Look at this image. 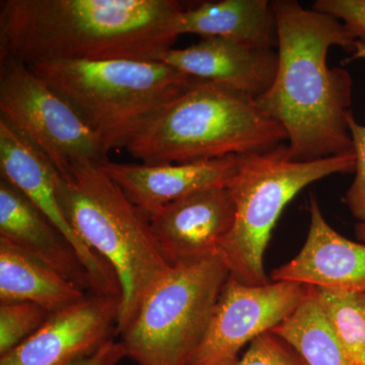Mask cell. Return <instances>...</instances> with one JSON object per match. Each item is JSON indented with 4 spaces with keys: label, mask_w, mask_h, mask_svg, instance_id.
Wrapping results in <instances>:
<instances>
[{
    "label": "cell",
    "mask_w": 365,
    "mask_h": 365,
    "mask_svg": "<svg viewBox=\"0 0 365 365\" xmlns=\"http://www.w3.org/2000/svg\"><path fill=\"white\" fill-rule=\"evenodd\" d=\"M0 118L64 176L73 163L107 162L95 132L25 62L0 59Z\"/></svg>",
    "instance_id": "8"
},
{
    "label": "cell",
    "mask_w": 365,
    "mask_h": 365,
    "mask_svg": "<svg viewBox=\"0 0 365 365\" xmlns=\"http://www.w3.org/2000/svg\"><path fill=\"white\" fill-rule=\"evenodd\" d=\"M355 165V153L295 162L288 157L285 143L265 153L242 155L228 185L235 206L234 225L216 252L230 277L255 287L270 283L264 256L283 209L312 182L335 174H351Z\"/></svg>",
    "instance_id": "6"
},
{
    "label": "cell",
    "mask_w": 365,
    "mask_h": 365,
    "mask_svg": "<svg viewBox=\"0 0 365 365\" xmlns=\"http://www.w3.org/2000/svg\"><path fill=\"white\" fill-rule=\"evenodd\" d=\"M235 206L228 187L196 192L150 216L151 232L168 265L215 256L232 230Z\"/></svg>",
    "instance_id": "12"
},
{
    "label": "cell",
    "mask_w": 365,
    "mask_h": 365,
    "mask_svg": "<svg viewBox=\"0 0 365 365\" xmlns=\"http://www.w3.org/2000/svg\"><path fill=\"white\" fill-rule=\"evenodd\" d=\"M86 297L85 290L0 237V304L30 302L52 314Z\"/></svg>",
    "instance_id": "18"
},
{
    "label": "cell",
    "mask_w": 365,
    "mask_h": 365,
    "mask_svg": "<svg viewBox=\"0 0 365 365\" xmlns=\"http://www.w3.org/2000/svg\"><path fill=\"white\" fill-rule=\"evenodd\" d=\"M56 194L76 235L117 274L122 289L117 334H121L170 267L155 244L150 215L132 202L102 163H73L57 179Z\"/></svg>",
    "instance_id": "4"
},
{
    "label": "cell",
    "mask_w": 365,
    "mask_h": 365,
    "mask_svg": "<svg viewBox=\"0 0 365 365\" xmlns=\"http://www.w3.org/2000/svg\"><path fill=\"white\" fill-rule=\"evenodd\" d=\"M235 365H309L297 349L279 335L268 331L249 345Z\"/></svg>",
    "instance_id": "23"
},
{
    "label": "cell",
    "mask_w": 365,
    "mask_h": 365,
    "mask_svg": "<svg viewBox=\"0 0 365 365\" xmlns=\"http://www.w3.org/2000/svg\"><path fill=\"white\" fill-rule=\"evenodd\" d=\"M272 332L294 346L309 365H356L334 330L317 288L309 287L299 307Z\"/></svg>",
    "instance_id": "19"
},
{
    "label": "cell",
    "mask_w": 365,
    "mask_h": 365,
    "mask_svg": "<svg viewBox=\"0 0 365 365\" xmlns=\"http://www.w3.org/2000/svg\"><path fill=\"white\" fill-rule=\"evenodd\" d=\"M49 316L47 309L34 302L0 304V356L25 342Z\"/></svg>",
    "instance_id": "21"
},
{
    "label": "cell",
    "mask_w": 365,
    "mask_h": 365,
    "mask_svg": "<svg viewBox=\"0 0 365 365\" xmlns=\"http://www.w3.org/2000/svg\"><path fill=\"white\" fill-rule=\"evenodd\" d=\"M175 0H2L0 59L158 61L179 37Z\"/></svg>",
    "instance_id": "2"
},
{
    "label": "cell",
    "mask_w": 365,
    "mask_h": 365,
    "mask_svg": "<svg viewBox=\"0 0 365 365\" xmlns=\"http://www.w3.org/2000/svg\"><path fill=\"white\" fill-rule=\"evenodd\" d=\"M309 213L304 247L292 261L273 271L272 281L345 294L365 292V242L350 241L330 227L314 196Z\"/></svg>",
    "instance_id": "13"
},
{
    "label": "cell",
    "mask_w": 365,
    "mask_h": 365,
    "mask_svg": "<svg viewBox=\"0 0 365 365\" xmlns=\"http://www.w3.org/2000/svg\"><path fill=\"white\" fill-rule=\"evenodd\" d=\"M277 26L278 67L272 86L256 101L287 134L295 162L351 155L348 127L353 81L328 66L334 46L353 53L356 40L339 19L306 9L295 0L271 2Z\"/></svg>",
    "instance_id": "1"
},
{
    "label": "cell",
    "mask_w": 365,
    "mask_h": 365,
    "mask_svg": "<svg viewBox=\"0 0 365 365\" xmlns=\"http://www.w3.org/2000/svg\"><path fill=\"white\" fill-rule=\"evenodd\" d=\"M0 173L1 179L25 194L73 245L90 274L93 294L121 299V284L114 269L81 241L67 222L56 194L58 172L39 150L1 118Z\"/></svg>",
    "instance_id": "11"
},
{
    "label": "cell",
    "mask_w": 365,
    "mask_h": 365,
    "mask_svg": "<svg viewBox=\"0 0 365 365\" xmlns=\"http://www.w3.org/2000/svg\"><path fill=\"white\" fill-rule=\"evenodd\" d=\"M241 163L242 157L232 155L155 165L107 160L102 165L132 202L150 216L163 206L196 192L228 187Z\"/></svg>",
    "instance_id": "15"
},
{
    "label": "cell",
    "mask_w": 365,
    "mask_h": 365,
    "mask_svg": "<svg viewBox=\"0 0 365 365\" xmlns=\"http://www.w3.org/2000/svg\"><path fill=\"white\" fill-rule=\"evenodd\" d=\"M178 33L225 38L257 48L278 45L275 14L267 0L206 1L182 9Z\"/></svg>",
    "instance_id": "17"
},
{
    "label": "cell",
    "mask_w": 365,
    "mask_h": 365,
    "mask_svg": "<svg viewBox=\"0 0 365 365\" xmlns=\"http://www.w3.org/2000/svg\"><path fill=\"white\" fill-rule=\"evenodd\" d=\"M160 62L190 78L242 91L255 98L272 86L278 67L273 48H257L225 38H203L186 48H170Z\"/></svg>",
    "instance_id": "14"
},
{
    "label": "cell",
    "mask_w": 365,
    "mask_h": 365,
    "mask_svg": "<svg viewBox=\"0 0 365 365\" xmlns=\"http://www.w3.org/2000/svg\"><path fill=\"white\" fill-rule=\"evenodd\" d=\"M313 9L339 19L355 40L365 43V0H317Z\"/></svg>",
    "instance_id": "24"
},
{
    "label": "cell",
    "mask_w": 365,
    "mask_h": 365,
    "mask_svg": "<svg viewBox=\"0 0 365 365\" xmlns=\"http://www.w3.org/2000/svg\"><path fill=\"white\" fill-rule=\"evenodd\" d=\"M365 60V43L356 41L354 52L349 60ZM348 127L353 143L356 165L355 178L351 186L346 192L345 203L347 204L353 217L360 223H365V126L359 124L353 117H348Z\"/></svg>",
    "instance_id": "22"
},
{
    "label": "cell",
    "mask_w": 365,
    "mask_h": 365,
    "mask_svg": "<svg viewBox=\"0 0 365 365\" xmlns=\"http://www.w3.org/2000/svg\"><path fill=\"white\" fill-rule=\"evenodd\" d=\"M228 277L217 255L170 266L120 334L127 357L137 365H188Z\"/></svg>",
    "instance_id": "7"
},
{
    "label": "cell",
    "mask_w": 365,
    "mask_h": 365,
    "mask_svg": "<svg viewBox=\"0 0 365 365\" xmlns=\"http://www.w3.org/2000/svg\"><path fill=\"white\" fill-rule=\"evenodd\" d=\"M28 66L76 110L107 155L126 150L196 81L148 60H62Z\"/></svg>",
    "instance_id": "3"
},
{
    "label": "cell",
    "mask_w": 365,
    "mask_h": 365,
    "mask_svg": "<svg viewBox=\"0 0 365 365\" xmlns=\"http://www.w3.org/2000/svg\"><path fill=\"white\" fill-rule=\"evenodd\" d=\"M127 357L126 348L122 341L113 340L88 359L79 360L71 365H117Z\"/></svg>",
    "instance_id": "25"
},
{
    "label": "cell",
    "mask_w": 365,
    "mask_h": 365,
    "mask_svg": "<svg viewBox=\"0 0 365 365\" xmlns=\"http://www.w3.org/2000/svg\"><path fill=\"white\" fill-rule=\"evenodd\" d=\"M121 299L93 294L58 312L0 365H71L88 359L117 335Z\"/></svg>",
    "instance_id": "10"
},
{
    "label": "cell",
    "mask_w": 365,
    "mask_h": 365,
    "mask_svg": "<svg viewBox=\"0 0 365 365\" xmlns=\"http://www.w3.org/2000/svg\"><path fill=\"white\" fill-rule=\"evenodd\" d=\"M317 292L346 352L355 364L365 365V292Z\"/></svg>",
    "instance_id": "20"
},
{
    "label": "cell",
    "mask_w": 365,
    "mask_h": 365,
    "mask_svg": "<svg viewBox=\"0 0 365 365\" xmlns=\"http://www.w3.org/2000/svg\"><path fill=\"white\" fill-rule=\"evenodd\" d=\"M309 287L289 281L244 284L228 277L188 365H235L240 353L294 313Z\"/></svg>",
    "instance_id": "9"
},
{
    "label": "cell",
    "mask_w": 365,
    "mask_h": 365,
    "mask_svg": "<svg viewBox=\"0 0 365 365\" xmlns=\"http://www.w3.org/2000/svg\"><path fill=\"white\" fill-rule=\"evenodd\" d=\"M355 232H356L357 239L361 242H365V223H359L355 227Z\"/></svg>",
    "instance_id": "26"
},
{
    "label": "cell",
    "mask_w": 365,
    "mask_h": 365,
    "mask_svg": "<svg viewBox=\"0 0 365 365\" xmlns=\"http://www.w3.org/2000/svg\"><path fill=\"white\" fill-rule=\"evenodd\" d=\"M285 141L284 128L256 98L196 78L126 150L155 165L255 155Z\"/></svg>",
    "instance_id": "5"
},
{
    "label": "cell",
    "mask_w": 365,
    "mask_h": 365,
    "mask_svg": "<svg viewBox=\"0 0 365 365\" xmlns=\"http://www.w3.org/2000/svg\"><path fill=\"white\" fill-rule=\"evenodd\" d=\"M0 237L93 292L90 274L66 235L25 195L0 180Z\"/></svg>",
    "instance_id": "16"
}]
</instances>
